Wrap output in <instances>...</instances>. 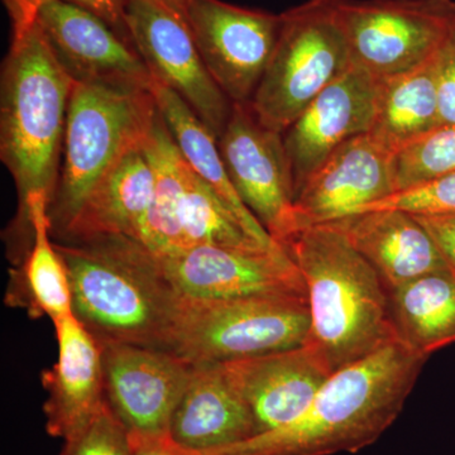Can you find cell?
<instances>
[{"instance_id":"35","label":"cell","mask_w":455,"mask_h":455,"mask_svg":"<svg viewBox=\"0 0 455 455\" xmlns=\"http://www.w3.org/2000/svg\"><path fill=\"white\" fill-rule=\"evenodd\" d=\"M152 2L157 3L158 5L171 12L173 16L187 23L188 0H152Z\"/></svg>"},{"instance_id":"34","label":"cell","mask_w":455,"mask_h":455,"mask_svg":"<svg viewBox=\"0 0 455 455\" xmlns=\"http://www.w3.org/2000/svg\"><path fill=\"white\" fill-rule=\"evenodd\" d=\"M13 29L25 28L36 23L38 12L49 0H4Z\"/></svg>"},{"instance_id":"1","label":"cell","mask_w":455,"mask_h":455,"mask_svg":"<svg viewBox=\"0 0 455 455\" xmlns=\"http://www.w3.org/2000/svg\"><path fill=\"white\" fill-rule=\"evenodd\" d=\"M427 355L395 340L335 371L289 427L212 453L197 455H334L357 453L397 420Z\"/></svg>"},{"instance_id":"14","label":"cell","mask_w":455,"mask_h":455,"mask_svg":"<svg viewBox=\"0 0 455 455\" xmlns=\"http://www.w3.org/2000/svg\"><path fill=\"white\" fill-rule=\"evenodd\" d=\"M108 403L130 433L169 435L196 364L169 350L100 344Z\"/></svg>"},{"instance_id":"5","label":"cell","mask_w":455,"mask_h":455,"mask_svg":"<svg viewBox=\"0 0 455 455\" xmlns=\"http://www.w3.org/2000/svg\"><path fill=\"white\" fill-rule=\"evenodd\" d=\"M157 116L152 92L74 84L61 167L49 206L52 236L68 229L108 171L145 142Z\"/></svg>"},{"instance_id":"4","label":"cell","mask_w":455,"mask_h":455,"mask_svg":"<svg viewBox=\"0 0 455 455\" xmlns=\"http://www.w3.org/2000/svg\"><path fill=\"white\" fill-rule=\"evenodd\" d=\"M74 84L37 20L13 29L0 82V158L16 184L20 208L35 193L52 200Z\"/></svg>"},{"instance_id":"23","label":"cell","mask_w":455,"mask_h":455,"mask_svg":"<svg viewBox=\"0 0 455 455\" xmlns=\"http://www.w3.org/2000/svg\"><path fill=\"white\" fill-rule=\"evenodd\" d=\"M145 142L123 156L92 188L59 241H86L98 236H127L139 241L155 188L154 167Z\"/></svg>"},{"instance_id":"8","label":"cell","mask_w":455,"mask_h":455,"mask_svg":"<svg viewBox=\"0 0 455 455\" xmlns=\"http://www.w3.org/2000/svg\"><path fill=\"white\" fill-rule=\"evenodd\" d=\"M309 326L307 295L182 299L170 352L194 364L228 363L302 346Z\"/></svg>"},{"instance_id":"33","label":"cell","mask_w":455,"mask_h":455,"mask_svg":"<svg viewBox=\"0 0 455 455\" xmlns=\"http://www.w3.org/2000/svg\"><path fill=\"white\" fill-rule=\"evenodd\" d=\"M133 455H197L179 447L169 435L130 433Z\"/></svg>"},{"instance_id":"7","label":"cell","mask_w":455,"mask_h":455,"mask_svg":"<svg viewBox=\"0 0 455 455\" xmlns=\"http://www.w3.org/2000/svg\"><path fill=\"white\" fill-rule=\"evenodd\" d=\"M145 147L155 172L154 196L139 235L147 250L157 256L197 245L268 250L248 235L226 203L191 169L160 113Z\"/></svg>"},{"instance_id":"9","label":"cell","mask_w":455,"mask_h":455,"mask_svg":"<svg viewBox=\"0 0 455 455\" xmlns=\"http://www.w3.org/2000/svg\"><path fill=\"white\" fill-rule=\"evenodd\" d=\"M350 64L383 80L430 61L455 23V0H339Z\"/></svg>"},{"instance_id":"16","label":"cell","mask_w":455,"mask_h":455,"mask_svg":"<svg viewBox=\"0 0 455 455\" xmlns=\"http://www.w3.org/2000/svg\"><path fill=\"white\" fill-rule=\"evenodd\" d=\"M394 160L368 133L338 147L295 197L299 230L346 220L394 194Z\"/></svg>"},{"instance_id":"11","label":"cell","mask_w":455,"mask_h":455,"mask_svg":"<svg viewBox=\"0 0 455 455\" xmlns=\"http://www.w3.org/2000/svg\"><path fill=\"white\" fill-rule=\"evenodd\" d=\"M281 14L188 0L187 25L204 64L233 104L252 100L281 31Z\"/></svg>"},{"instance_id":"30","label":"cell","mask_w":455,"mask_h":455,"mask_svg":"<svg viewBox=\"0 0 455 455\" xmlns=\"http://www.w3.org/2000/svg\"><path fill=\"white\" fill-rule=\"evenodd\" d=\"M439 124H455V23L435 55Z\"/></svg>"},{"instance_id":"10","label":"cell","mask_w":455,"mask_h":455,"mask_svg":"<svg viewBox=\"0 0 455 455\" xmlns=\"http://www.w3.org/2000/svg\"><path fill=\"white\" fill-rule=\"evenodd\" d=\"M218 146L242 202L281 247L299 232L283 134L259 121L250 103L233 104Z\"/></svg>"},{"instance_id":"13","label":"cell","mask_w":455,"mask_h":455,"mask_svg":"<svg viewBox=\"0 0 455 455\" xmlns=\"http://www.w3.org/2000/svg\"><path fill=\"white\" fill-rule=\"evenodd\" d=\"M156 257L164 277L184 300L307 295L300 271L286 250L197 245Z\"/></svg>"},{"instance_id":"22","label":"cell","mask_w":455,"mask_h":455,"mask_svg":"<svg viewBox=\"0 0 455 455\" xmlns=\"http://www.w3.org/2000/svg\"><path fill=\"white\" fill-rule=\"evenodd\" d=\"M331 224L346 235L390 290L447 268L429 233L409 212L374 209Z\"/></svg>"},{"instance_id":"27","label":"cell","mask_w":455,"mask_h":455,"mask_svg":"<svg viewBox=\"0 0 455 455\" xmlns=\"http://www.w3.org/2000/svg\"><path fill=\"white\" fill-rule=\"evenodd\" d=\"M453 171L455 124L443 125L395 156V193Z\"/></svg>"},{"instance_id":"20","label":"cell","mask_w":455,"mask_h":455,"mask_svg":"<svg viewBox=\"0 0 455 455\" xmlns=\"http://www.w3.org/2000/svg\"><path fill=\"white\" fill-rule=\"evenodd\" d=\"M247 401L221 363L196 364L171 418L169 436L193 453L206 454L254 438Z\"/></svg>"},{"instance_id":"31","label":"cell","mask_w":455,"mask_h":455,"mask_svg":"<svg viewBox=\"0 0 455 455\" xmlns=\"http://www.w3.org/2000/svg\"><path fill=\"white\" fill-rule=\"evenodd\" d=\"M415 218L429 233L447 267L455 271V212Z\"/></svg>"},{"instance_id":"25","label":"cell","mask_w":455,"mask_h":455,"mask_svg":"<svg viewBox=\"0 0 455 455\" xmlns=\"http://www.w3.org/2000/svg\"><path fill=\"white\" fill-rule=\"evenodd\" d=\"M439 92L435 56L406 73L379 80L371 130L374 142L396 156L438 128Z\"/></svg>"},{"instance_id":"29","label":"cell","mask_w":455,"mask_h":455,"mask_svg":"<svg viewBox=\"0 0 455 455\" xmlns=\"http://www.w3.org/2000/svg\"><path fill=\"white\" fill-rule=\"evenodd\" d=\"M374 209H396L415 217L453 214L455 212V171L391 194L361 212Z\"/></svg>"},{"instance_id":"18","label":"cell","mask_w":455,"mask_h":455,"mask_svg":"<svg viewBox=\"0 0 455 455\" xmlns=\"http://www.w3.org/2000/svg\"><path fill=\"white\" fill-rule=\"evenodd\" d=\"M221 364L252 411L256 436L298 420L333 373L307 344Z\"/></svg>"},{"instance_id":"32","label":"cell","mask_w":455,"mask_h":455,"mask_svg":"<svg viewBox=\"0 0 455 455\" xmlns=\"http://www.w3.org/2000/svg\"><path fill=\"white\" fill-rule=\"evenodd\" d=\"M92 12L112 27L125 41L131 42L130 33L125 25V8L128 0H62Z\"/></svg>"},{"instance_id":"24","label":"cell","mask_w":455,"mask_h":455,"mask_svg":"<svg viewBox=\"0 0 455 455\" xmlns=\"http://www.w3.org/2000/svg\"><path fill=\"white\" fill-rule=\"evenodd\" d=\"M152 92L167 130L191 169L226 203L254 241L268 250H284L260 226L236 193L221 158L217 137L175 92L155 82Z\"/></svg>"},{"instance_id":"12","label":"cell","mask_w":455,"mask_h":455,"mask_svg":"<svg viewBox=\"0 0 455 455\" xmlns=\"http://www.w3.org/2000/svg\"><path fill=\"white\" fill-rule=\"evenodd\" d=\"M125 25L155 82L184 99L220 139L233 103L209 74L187 23L152 0H128Z\"/></svg>"},{"instance_id":"15","label":"cell","mask_w":455,"mask_h":455,"mask_svg":"<svg viewBox=\"0 0 455 455\" xmlns=\"http://www.w3.org/2000/svg\"><path fill=\"white\" fill-rule=\"evenodd\" d=\"M37 25L74 83L152 92L155 79L139 51L92 12L49 0Z\"/></svg>"},{"instance_id":"17","label":"cell","mask_w":455,"mask_h":455,"mask_svg":"<svg viewBox=\"0 0 455 455\" xmlns=\"http://www.w3.org/2000/svg\"><path fill=\"white\" fill-rule=\"evenodd\" d=\"M379 88V80L350 66L283 132L293 197L338 147L370 132Z\"/></svg>"},{"instance_id":"2","label":"cell","mask_w":455,"mask_h":455,"mask_svg":"<svg viewBox=\"0 0 455 455\" xmlns=\"http://www.w3.org/2000/svg\"><path fill=\"white\" fill-rule=\"evenodd\" d=\"M64 260L73 313L99 344L169 350L182 299L157 257L136 239L55 241Z\"/></svg>"},{"instance_id":"6","label":"cell","mask_w":455,"mask_h":455,"mask_svg":"<svg viewBox=\"0 0 455 455\" xmlns=\"http://www.w3.org/2000/svg\"><path fill=\"white\" fill-rule=\"evenodd\" d=\"M339 0H307L281 13L274 55L250 101L259 121L283 134L352 66Z\"/></svg>"},{"instance_id":"28","label":"cell","mask_w":455,"mask_h":455,"mask_svg":"<svg viewBox=\"0 0 455 455\" xmlns=\"http://www.w3.org/2000/svg\"><path fill=\"white\" fill-rule=\"evenodd\" d=\"M60 455H133L130 430L106 401L88 423L65 439Z\"/></svg>"},{"instance_id":"3","label":"cell","mask_w":455,"mask_h":455,"mask_svg":"<svg viewBox=\"0 0 455 455\" xmlns=\"http://www.w3.org/2000/svg\"><path fill=\"white\" fill-rule=\"evenodd\" d=\"M300 271L309 305L305 344L331 372L398 340L390 289L331 224L304 228L284 245Z\"/></svg>"},{"instance_id":"21","label":"cell","mask_w":455,"mask_h":455,"mask_svg":"<svg viewBox=\"0 0 455 455\" xmlns=\"http://www.w3.org/2000/svg\"><path fill=\"white\" fill-rule=\"evenodd\" d=\"M53 325L59 358L42 373V385L49 392L44 410L50 435L65 440L107 401L103 355L100 344L74 313L59 317Z\"/></svg>"},{"instance_id":"19","label":"cell","mask_w":455,"mask_h":455,"mask_svg":"<svg viewBox=\"0 0 455 455\" xmlns=\"http://www.w3.org/2000/svg\"><path fill=\"white\" fill-rule=\"evenodd\" d=\"M50 199L42 193L31 194L18 208L13 224L12 259L25 254L14 266L7 291V304L22 307L32 317L49 316L51 322L73 313V295L64 260L57 252L51 233Z\"/></svg>"},{"instance_id":"26","label":"cell","mask_w":455,"mask_h":455,"mask_svg":"<svg viewBox=\"0 0 455 455\" xmlns=\"http://www.w3.org/2000/svg\"><path fill=\"white\" fill-rule=\"evenodd\" d=\"M398 339L420 355L455 343V271L443 268L390 290Z\"/></svg>"}]
</instances>
